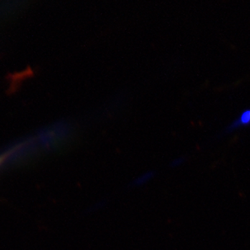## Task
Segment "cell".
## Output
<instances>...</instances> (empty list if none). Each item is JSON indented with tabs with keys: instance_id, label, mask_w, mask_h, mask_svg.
I'll return each mask as SVG.
<instances>
[{
	"instance_id": "cell-2",
	"label": "cell",
	"mask_w": 250,
	"mask_h": 250,
	"mask_svg": "<svg viewBox=\"0 0 250 250\" xmlns=\"http://www.w3.org/2000/svg\"><path fill=\"white\" fill-rule=\"evenodd\" d=\"M154 173L152 171L143 173L139 177L134 179L132 186L133 187H141V186L144 185L145 184L150 181L154 177Z\"/></svg>"
},
{
	"instance_id": "cell-1",
	"label": "cell",
	"mask_w": 250,
	"mask_h": 250,
	"mask_svg": "<svg viewBox=\"0 0 250 250\" xmlns=\"http://www.w3.org/2000/svg\"><path fill=\"white\" fill-rule=\"evenodd\" d=\"M249 125H250V108L243 111L241 116L227 128V132H231L239 127L248 126Z\"/></svg>"
},
{
	"instance_id": "cell-3",
	"label": "cell",
	"mask_w": 250,
	"mask_h": 250,
	"mask_svg": "<svg viewBox=\"0 0 250 250\" xmlns=\"http://www.w3.org/2000/svg\"><path fill=\"white\" fill-rule=\"evenodd\" d=\"M184 161V159H183V158H178V159L172 161L170 166L171 167H177V166H180L181 164H183Z\"/></svg>"
}]
</instances>
